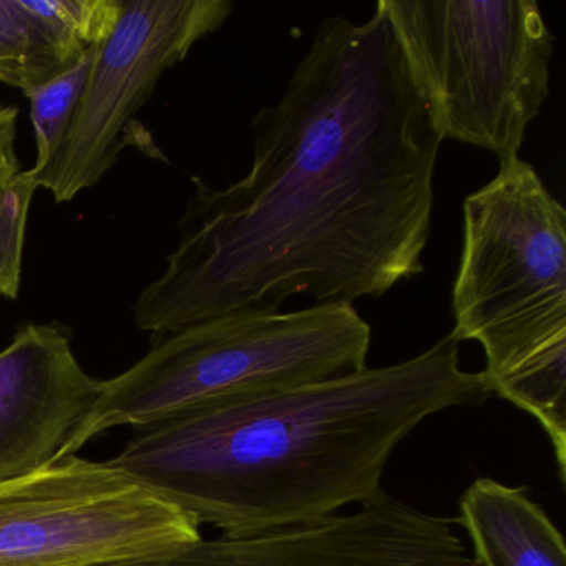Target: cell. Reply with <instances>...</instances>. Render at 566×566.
I'll use <instances>...</instances> for the list:
<instances>
[{
  "instance_id": "6",
  "label": "cell",
  "mask_w": 566,
  "mask_h": 566,
  "mask_svg": "<svg viewBox=\"0 0 566 566\" xmlns=\"http://www.w3.org/2000/svg\"><path fill=\"white\" fill-rule=\"evenodd\" d=\"M201 538L195 518L107 460L72 455L0 482V566H120Z\"/></svg>"
},
{
  "instance_id": "13",
  "label": "cell",
  "mask_w": 566,
  "mask_h": 566,
  "mask_svg": "<svg viewBox=\"0 0 566 566\" xmlns=\"http://www.w3.org/2000/svg\"><path fill=\"white\" fill-rule=\"evenodd\" d=\"M39 187L32 168L0 184V296L11 301L21 291L29 210Z\"/></svg>"
},
{
  "instance_id": "12",
  "label": "cell",
  "mask_w": 566,
  "mask_h": 566,
  "mask_svg": "<svg viewBox=\"0 0 566 566\" xmlns=\"http://www.w3.org/2000/svg\"><path fill=\"white\" fill-rule=\"evenodd\" d=\"M97 48L98 45H91L74 67L24 94L31 101L32 124L38 144V161L32 170L38 175V180L49 170L64 145L87 85Z\"/></svg>"
},
{
  "instance_id": "7",
  "label": "cell",
  "mask_w": 566,
  "mask_h": 566,
  "mask_svg": "<svg viewBox=\"0 0 566 566\" xmlns=\"http://www.w3.org/2000/svg\"><path fill=\"white\" fill-rule=\"evenodd\" d=\"M231 12L230 0H124L117 25L97 48L64 145L39 185L59 203L95 187L117 161L122 135L161 75L218 31Z\"/></svg>"
},
{
  "instance_id": "5",
  "label": "cell",
  "mask_w": 566,
  "mask_h": 566,
  "mask_svg": "<svg viewBox=\"0 0 566 566\" xmlns=\"http://www.w3.org/2000/svg\"><path fill=\"white\" fill-rule=\"evenodd\" d=\"M443 140L518 157L549 95L555 38L533 0L377 2Z\"/></svg>"
},
{
  "instance_id": "1",
  "label": "cell",
  "mask_w": 566,
  "mask_h": 566,
  "mask_svg": "<svg viewBox=\"0 0 566 566\" xmlns=\"http://www.w3.org/2000/svg\"><path fill=\"white\" fill-rule=\"evenodd\" d=\"M251 132L247 177L195 178L180 243L132 307L155 340L294 296L380 297L426 270L443 135L379 6L326 19Z\"/></svg>"
},
{
  "instance_id": "10",
  "label": "cell",
  "mask_w": 566,
  "mask_h": 566,
  "mask_svg": "<svg viewBox=\"0 0 566 566\" xmlns=\"http://www.w3.org/2000/svg\"><path fill=\"white\" fill-rule=\"evenodd\" d=\"M479 566H566L562 532L526 486L476 479L459 500V520Z\"/></svg>"
},
{
  "instance_id": "8",
  "label": "cell",
  "mask_w": 566,
  "mask_h": 566,
  "mask_svg": "<svg viewBox=\"0 0 566 566\" xmlns=\"http://www.w3.org/2000/svg\"><path fill=\"white\" fill-rule=\"evenodd\" d=\"M453 523L382 492L347 515L261 535L201 538L120 566H479Z\"/></svg>"
},
{
  "instance_id": "11",
  "label": "cell",
  "mask_w": 566,
  "mask_h": 566,
  "mask_svg": "<svg viewBox=\"0 0 566 566\" xmlns=\"http://www.w3.org/2000/svg\"><path fill=\"white\" fill-rule=\"evenodd\" d=\"M87 49L78 0H0V84L25 94L74 67Z\"/></svg>"
},
{
  "instance_id": "3",
  "label": "cell",
  "mask_w": 566,
  "mask_h": 566,
  "mask_svg": "<svg viewBox=\"0 0 566 566\" xmlns=\"http://www.w3.org/2000/svg\"><path fill=\"white\" fill-rule=\"evenodd\" d=\"M452 313L450 334L482 346L490 394L542 426L565 483L566 211L520 157L463 201Z\"/></svg>"
},
{
  "instance_id": "9",
  "label": "cell",
  "mask_w": 566,
  "mask_h": 566,
  "mask_svg": "<svg viewBox=\"0 0 566 566\" xmlns=\"http://www.w3.org/2000/svg\"><path fill=\"white\" fill-rule=\"evenodd\" d=\"M59 324L24 323L0 350V482L57 460L101 396Z\"/></svg>"
},
{
  "instance_id": "14",
  "label": "cell",
  "mask_w": 566,
  "mask_h": 566,
  "mask_svg": "<svg viewBox=\"0 0 566 566\" xmlns=\"http://www.w3.org/2000/svg\"><path fill=\"white\" fill-rule=\"evenodd\" d=\"M18 120V108L0 105V184L11 180L21 171V161L15 151Z\"/></svg>"
},
{
  "instance_id": "2",
  "label": "cell",
  "mask_w": 566,
  "mask_h": 566,
  "mask_svg": "<svg viewBox=\"0 0 566 566\" xmlns=\"http://www.w3.org/2000/svg\"><path fill=\"white\" fill-rule=\"evenodd\" d=\"M490 396L449 334L392 366L181 410L135 429L107 462L200 526L261 535L376 499L417 426Z\"/></svg>"
},
{
  "instance_id": "4",
  "label": "cell",
  "mask_w": 566,
  "mask_h": 566,
  "mask_svg": "<svg viewBox=\"0 0 566 566\" xmlns=\"http://www.w3.org/2000/svg\"><path fill=\"white\" fill-rule=\"evenodd\" d=\"M370 326L354 304L231 314L175 331L101 396L57 460L118 427H140L201 403L248 399L366 369ZM55 460V462H57Z\"/></svg>"
}]
</instances>
